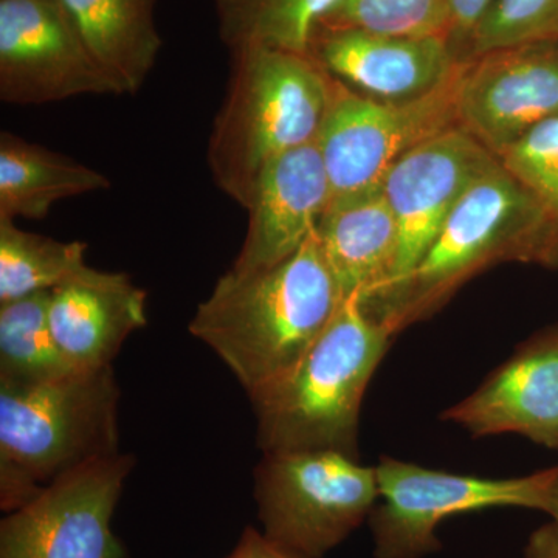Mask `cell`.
<instances>
[{
    "label": "cell",
    "mask_w": 558,
    "mask_h": 558,
    "mask_svg": "<svg viewBox=\"0 0 558 558\" xmlns=\"http://www.w3.org/2000/svg\"><path fill=\"white\" fill-rule=\"evenodd\" d=\"M343 300L315 230L277 266L222 275L191 318L190 332L252 398L295 368Z\"/></svg>",
    "instance_id": "obj_1"
},
{
    "label": "cell",
    "mask_w": 558,
    "mask_h": 558,
    "mask_svg": "<svg viewBox=\"0 0 558 558\" xmlns=\"http://www.w3.org/2000/svg\"><path fill=\"white\" fill-rule=\"evenodd\" d=\"M395 337L360 296L344 299L295 368L250 398L259 450H332L359 459L363 398Z\"/></svg>",
    "instance_id": "obj_2"
},
{
    "label": "cell",
    "mask_w": 558,
    "mask_h": 558,
    "mask_svg": "<svg viewBox=\"0 0 558 558\" xmlns=\"http://www.w3.org/2000/svg\"><path fill=\"white\" fill-rule=\"evenodd\" d=\"M332 76L311 53L248 46L231 50L229 94L208 145L216 185L247 208L270 161L317 142Z\"/></svg>",
    "instance_id": "obj_3"
},
{
    "label": "cell",
    "mask_w": 558,
    "mask_h": 558,
    "mask_svg": "<svg viewBox=\"0 0 558 558\" xmlns=\"http://www.w3.org/2000/svg\"><path fill=\"white\" fill-rule=\"evenodd\" d=\"M112 365L36 385L0 384V508L10 513L81 465L120 453Z\"/></svg>",
    "instance_id": "obj_4"
},
{
    "label": "cell",
    "mask_w": 558,
    "mask_h": 558,
    "mask_svg": "<svg viewBox=\"0 0 558 558\" xmlns=\"http://www.w3.org/2000/svg\"><path fill=\"white\" fill-rule=\"evenodd\" d=\"M542 234L537 202L499 161L461 197L405 281L368 312L398 336L442 310L488 267L535 264Z\"/></svg>",
    "instance_id": "obj_5"
},
{
    "label": "cell",
    "mask_w": 558,
    "mask_h": 558,
    "mask_svg": "<svg viewBox=\"0 0 558 558\" xmlns=\"http://www.w3.org/2000/svg\"><path fill=\"white\" fill-rule=\"evenodd\" d=\"M263 532L306 558H323L379 502L376 468L332 450L264 453L255 473Z\"/></svg>",
    "instance_id": "obj_6"
},
{
    "label": "cell",
    "mask_w": 558,
    "mask_h": 558,
    "mask_svg": "<svg viewBox=\"0 0 558 558\" xmlns=\"http://www.w3.org/2000/svg\"><path fill=\"white\" fill-rule=\"evenodd\" d=\"M379 502L369 515L376 558H424L442 543L436 529L461 513L495 508L545 512L554 468L515 478L459 475L384 457Z\"/></svg>",
    "instance_id": "obj_7"
},
{
    "label": "cell",
    "mask_w": 558,
    "mask_h": 558,
    "mask_svg": "<svg viewBox=\"0 0 558 558\" xmlns=\"http://www.w3.org/2000/svg\"><path fill=\"white\" fill-rule=\"evenodd\" d=\"M459 72L461 65L446 86L409 102L369 100L332 78L328 113L317 138L330 202L381 190L389 170L405 154L458 126Z\"/></svg>",
    "instance_id": "obj_8"
},
{
    "label": "cell",
    "mask_w": 558,
    "mask_h": 558,
    "mask_svg": "<svg viewBox=\"0 0 558 558\" xmlns=\"http://www.w3.org/2000/svg\"><path fill=\"white\" fill-rule=\"evenodd\" d=\"M119 453L58 476L0 523V558H124L112 517L134 469Z\"/></svg>",
    "instance_id": "obj_9"
},
{
    "label": "cell",
    "mask_w": 558,
    "mask_h": 558,
    "mask_svg": "<svg viewBox=\"0 0 558 558\" xmlns=\"http://www.w3.org/2000/svg\"><path fill=\"white\" fill-rule=\"evenodd\" d=\"M119 95L58 0H0V98L44 105Z\"/></svg>",
    "instance_id": "obj_10"
},
{
    "label": "cell",
    "mask_w": 558,
    "mask_h": 558,
    "mask_svg": "<svg viewBox=\"0 0 558 558\" xmlns=\"http://www.w3.org/2000/svg\"><path fill=\"white\" fill-rule=\"evenodd\" d=\"M458 126L501 157L558 117V43L526 44L462 61Z\"/></svg>",
    "instance_id": "obj_11"
},
{
    "label": "cell",
    "mask_w": 558,
    "mask_h": 558,
    "mask_svg": "<svg viewBox=\"0 0 558 558\" xmlns=\"http://www.w3.org/2000/svg\"><path fill=\"white\" fill-rule=\"evenodd\" d=\"M498 163L490 150L453 126L411 149L389 170L381 191L398 222L399 260L388 293L421 263L470 186Z\"/></svg>",
    "instance_id": "obj_12"
},
{
    "label": "cell",
    "mask_w": 558,
    "mask_h": 558,
    "mask_svg": "<svg viewBox=\"0 0 558 558\" xmlns=\"http://www.w3.org/2000/svg\"><path fill=\"white\" fill-rule=\"evenodd\" d=\"M310 53L348 89L380 102L427 97L457 75V50L446 36H395L318 27Z\"/></svg>",
    "instance_id": "obj_13"
},
{
    "label": "cell",
    "mask_w": 558,
    "mask_h": 558,
    "mask_svg": "<svg viewBox=\"0 0 558 558\" xmlns=\"http://www.w3.org/2000/svg\"><path fill=\"white\" fill-rule=\"evenodd\" d=\"M440 418L473 438L519 435L558 450V325L519 344L468 398Z\"/></svg>",
    "instance_id": "obj_14"
},
{
    "label": "cell",
    "mask_w": 558,
    "mask_h": 558,
    "mask_svg": "<svg viewBox=\"0 0 558 558\" xmlns=\"http://www.w3.org/2000/svg\"><path fill=\"white\" fill-rule=\"evenodd\" d=\"M330 186L317 142L288 150L260 172L247 205L248 229L231 271L269 269L317 230Z\"/></svg>",
    "instance_id": "obj_15"
},
{
    "label": "cell",
    "mask_w": 558,
    "mask_h": 558,
    "mask_svg": "<svg viewBox=\"0 0 558 558\" xmlns=\"http://www.w3.org/2000/svg\"><path fill=\"white\" fill-rule=\"evenodd\" d=\"M49 315L58 348L73 368H105L148 323L146 292L130 275L86 264L51 289Z\"/></svg>",
    "instance_id": "obj_16"
},
{
    "label": "cell",
    "mask_w": 558,
    "mask_h": 558,
    "mask_svg": "<svg viewBox=\"0 0 558 558\" xmlns=\"http://www.w3.org/2000/svg\"><path fill=\"white\" fill-rule=\"evenodd\" d=\"M317 238L343 299L357 295L368 310L391 290L399 229L384 191L330 202L318 220Z\"/></svg>",
    "instance_id": "obj_17"
},
{
    "label": "cell",
    "mask_w": 558,
    "mask_h": 558,
    "mask_svg": "<svg viewBox=\"0 0 558 558\" xmlns=\"http://www.w3.org/2000/svg\"><path fill=\"white\" fill-rule=\"evenodd\" d=\"M119 95L135 94L156 65L157 0H58Z\"/></svg>",
    "instance_id": "obj_18"
},
{
    "label": "cell",
    "mask_w": 558,
    "mask_h": 558,
    "mask_svg": "<svg viewBox=\"0 0 558 558\" xmlns=\"http://www.w3.org/2000/svg\"><path fill=\"white\" fill-rule=\"evenodd\" d=\"M109 186L101 172L2 132L0 219H43L57 202Z\"/></svg>",
    "instance_id": "obj_19"
},
{
    "label": "cell",
    "mask_w": 558,
    "mask_h": 558,
    "mask_svg": "<svg viewBox=\"0 0 558 558\" xmlns=\"http://www.w3.org/2000/svg\"><path fill=\"white\" fill-rule=\"evenodd\" d=\"M219 36L231 50L248 46L310 53L311 40L340 0H215Z\"/></svg>",
    "instance_id": "obj_20"
},
{
    "label": "cell",
    "mask_w": 558,
    "mask_h": 558,
    "mask_svg": "<svg viewBox=\"0 0 558 558\" xmlns=\"http://www.w3.org/2000/svg\"><path fill=\"white\" fill-rule=\"evenodd\" d=\"M51 290L0 304V384L36 385L73 371L50 326Z\"/></svg>",
    "instance_id": "obj_21"
},
{
    "label": "cell",
    "mask_w": 558,
    "mask_h": 558,
    "mask_svg": "<svg viewBox=\"0 0 558 558\" xmlns=\"http://www.w3.org/2000/svg\"><path fill=\"white\" fill-rule=\"evenodd\" d=\"M84 242H61L0 219V304L60 286L86 266Z\"/></svg>",
    "instance_id": "obj_22"
},
{
    "label": "cell",
    "mask_w": 558,
    "mask_h": 558,
    "mask_svg": "<svg viewBox=\"0 0 558 558\" xmlns=\"http://www.w3.org/2000/svg\"><path fill=\"white\" fill-rule=\"evenodd\" d=\"M499 161L542 209L543 234L535 264L558 270V117L538 124Z\"/></svg>",
    "instance_id": "obj_23"
},
{
    "label": "cell",
    "mask_w": 558,
    "mask_h": 558,
    "mask_svg": "<svg viewBox=\"0 0 558 558\" xmlns=\"http://www.w3.org/2000/svg\"><path fill=\"white\" fill-rule=\"evenodd\" d=\"M318 27L451 39L453 17L449 0H340Z\"/></svg>",
    "instance_id": "obj_24"
},
{
    "label": "cell",
    "mask_w": 558,
    "mask_h": 558,
    "mask_svg": "<svg viewBox=\"0 0 558 558\" xmlns=\"http://www.w3.org/2000/svg\"><path fill=\"white\" fill-rule=\"evenodd\" d=\"M537 43H558V0H494L465 44L461 61Z\"/></svg>",
    "instance_id": "obj_25"
},
{
    "label": "cell",
    "mask_w": 558,
    "mask_h": 558,
    "mask_svg": "<svg viewBox=\"0 0 558 558\" xmlns=\"http://www.w3.org/2000/svg\"><path fill=\"white\" fill-rule=\"evenodd\" d=\"M449 2L451 17H453L451 44L461 61L465 44L494 0H449Z\"/></svg>",
    "instance_id": "obj_26"
},
{
    "label": "cell",
    "mask_w": 558,
    "mask_h": 558,
    "mask_svg": "<svg viewBox=\"0 0 558 558\" xmlns=\"http://www.w3.org/2000/svg\"><path fill=\"white\" fill-rule=\"evenodd\" d=\"M227 558H306L278 545L263 531L248 526L242 532L236 548Z\"/></svg>",
    "instance_id": "obj_27"
},
{
    "label": "cell",
    "mask_w": 558,
    "mask_h": 558,
    "mask_svg": "<svg viewBox=\"0 0 558 558\" xmlns=\"http://www.w3.org/2000/svg\"><path fill=\"white\" fill-rule=\"evenodd\" d=\"M524 558H558V521L550 519L545 526L532 532L524 548Z\"/></svg>",
    "instance_id": "obj_28"
},
{
    "label": "cell",
    "mask_w": 558,
    "mask_h": 558,
    "mask_svg": "<svg viewBox=\"0 0 558 558\" xmlns=\"http://www.w3.org/2000/svg\"><path fill=\"white\" fill-rule=\"evenodd\" d=\"M545 513H548L550 519L558 521V465L554 468V476L553 481H550Z\"/></svg>",
    "instance_id": "obj_29"
}]
</instances>
